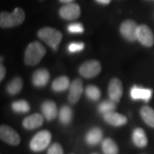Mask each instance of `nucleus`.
<instances>
[{"label": "nucleus", "mask_w": 154, "mask_h": 154, "mask_svg": "<svg viewBox=\"0 0 154 154\" xmlns=\"http://www.w3.org/2000/svg\"><path fill=\"white\" fill-rule=\"evenodd\" d=\"M58 117H59V121H60L61 123H63L64 125H68L72 121V118H73V111H72V110L69 106L64 105L59 110Z\"/></svg>", "instance_id": "4be33fe9"}, {"label": "nucleus", "mask_w": 154, "mask_h": 154, "mask_svg": "<svg viewBox=\"0 0 154 154\" xmlns=\"http://www.w3.org/2000/svg\"><path fill=\"white\" fill-rule=\"evenodd\" d=\"M102 151L104 154H117L118 146L110 138H106L102 141Z\"/></svg>", "instance_id": "412c9836"}, {"label": "nucleus", "mask_w": 154, "mask_h": 154, "mask_svg": "<svg viewBox=\"0 0 154 154\" xmlns=\"http://www.w3.org/2000/svg\"><path fill=\"white\" fill-rule=\"evenodd\" d=\"M12 110L17 113H26L30 110V105L28 102L24 99L17 100L12 103Z\"/></svg>", "instance_id": "b1692460"}, {"label": "nucleus", "mask_w": 154, "mask_h": 154, "mask_svg": "<svg viewBox=\"0 0 154 154\" xmlns=\"http://www.w3.org/2000/svg\"><path fill=\"white\" fill-rule=\"evenodd\" d=\"M47 154H63V150L60 144L53 143L48 149Z\"/></svg>", "instance_id": "cd10ccee"}, {"label": "nucleus", "mask_w": 154, "mask_h": 154, "mask_svg": "<svg viewBox=\"0 0 154 154\" xmlns=\"http://www.w3.org/2000/svg\"><path fill=\"white\" fill-rule=\"evenodd\" d=\"M59 15L65 20H75L81 16V8L75 3H67L60 8Z\"/></svg>", "instance_id": "6e6552de"}, {"label": "nucleus", "mask_w": 154, "mask_h": 154, "mask_svg": "<svg viewBox=\"0 0 154 154\" xmlns=\"http://www.w3.org/2000/svg\"><path fill=\"white\" fill-rule=\"evenodd\" d=\"M52 89L55 92H63L70 87L69 79L67 76H60L56 78L52 82Z\"/></svg>", "instance_id": "6ab92c4d"}, {"label": "nucleus", "mask_w": 154, "mask_h": 154, "mask_svg": "<svg viewBox=\"0 0 154 154\" xmlns=\"http://www.w3.org/2000/svg\"><path fill=\"white\" fill-rule=\"evenodd\" d=\"M44 122V116L39 113H34L33 115L28 116L22 121V126L26 129L33 130L42 126Z\"/></svg>", "instance_id": "f8f14e48"}, {"label": "nucleus", "mask_w": 154, "mask_h": 154, "mask_svg": "<svg viewBox=\"0 0 154 154\" xmlns=\"http://www.w3.org/2000/svg\"><path fill=\"white\" fill-rule=\"evenodd\" d=\"M140 116L148 126L154 128V110L150 106H143L140 110Z\"/></svg>", "instance_id": "aec40b11"}, {"label": "nucleus", "mask_w": 154, "mask_h": 154, "mask_svg": "<svg viewBox=\"0 0 154 154\" xmlns=\"http://www.w3.org/2000/svg\"><path fill=\"white\" fill-rule=\"evenodd\" d=\"M84 44L83 43H71V44L69 45L68 46V50L69 52H78V51H81L84 49Z\"/></svg>", "instance_id": "c85d7f7f"}, {"label": "nucleus", "mask_w": 154, "mask_h": 154, "mask_svg": "<svg viewBox=\"0 0 154 154\" xmlns=\"http://www.w3.org/2000/svg\"><path fill=\"white\" fill-rule=\"evenodd\" d=\"M0 138L3 141L11 146H17L21 142V137L19 134L8 125H1Z\"/></svg>", "instance_id": "423d86ee"}, {"label": "nucleus", "mask_w": 154, "mask_h": 154, "mask_svg": "<svg viewBox=\"0 0 154 154\" xmlns=\"http://www.w3.org/2000/svg\"><path fill=\"white\" fill-rule=\"evenodd\" d=\"M130 94L134 99H143L145 101H149L152 98V92L151 89L134 87L131 89Z\"/></svg>", "instance_id": "a211bd4d"}, {"label": "nucleus", "mask_w": 154, "mask_h": 154, "mask_svg": "<svg viewBox=\"0 0 154 154\" xmlns=\"http://www.w3.org/2000/svg\"><path fill=\"white\" fill-rule=\"evenodd\" d=\"M23 82L20 77L14 78L7 86V91L11 95H17L19 94L22 89Z\"/></svg>", "instance_id": "5701e85b"}, {"label": "nucleus", "mask_w": 154, "mask_h": 154, "mask_svg": "<svg viewBox=\"0 0 154 154\" xmlns=\"http://www.w3.org/2000/svg\"><path fill=\"white\" fill-rule=\"evenodd\" d=\"M101 71V64L99 61L89 60L83 63L79 68L81 75L85 78H93Z\"/></svg>", "instance_id": "39448f33"}, {"label": "nucleus", "mask_w": 154, "mask_h": 154, "mask_svg": "<svg viewBox=\"0 0 154 154\" xmlns=\"http://www.w3.org/2000/svg\"><path fill=\"white\" fill-rule=\"evenodd\" d=\"M137 39L144 46L151 47L154 43L153 33L146 25H140L137 29Z\"/></svg>", "instance_id": "1a4fd4ad"}, {"label": "nucleus", "mask_w": 154, "mask_h": 154, "mask_svg": "<svg viewBox=\"0 0 154 154\" xmlns=\"http://www.w3.org/2000/svg\"><path fill=\"white\" fill-rule=\"evenodd\" d=\"M86 95L91 100H98L101 97V91L94 85H89L85 90Z\"/></svg>", "instance_id": "a878e982"}, {"label": "nucleus", "mask_w": 154, "mask_h": 154, "mask_svg": "<svg viewBox=\"0 0 154 154\" xmlns=\"http://www.w3.org/2000/svg\"><path fill=\"white\" fill-rule=\"evenodd\" d=\"M51 140V134L48 130H41L38 132L30 140V149L35 152H42L48 147Z\"/></svg>", "instance_id": "20e7f679"}, {"label": "nucleus", "mask_w": 154, "mask_h": 154, "mask_svg": "<svg viewBox=\"0 0 154 154\" xmlns=\"http://www.w3.org/2000/svg\"><path fill=\"white\" fill-rule=\"evenodd\" d=\"M132 140L134 144L137 147H140V148L146 146L148 143V140L146 135V133L140 128H137L133 131Z\"/></svg>", "instance_id": "f3484780"}, {"label": "nucleus", "mask_w": 154, "mask_h": 154, "mask_svg": "<svg viewBox=\"0 0 154 154\" xmlns=\"http://www.w3.org/2000/svg\"><path fill=\"white\" fill-rule=\"evenodd\" d=\"M50 80V73L45 69H39L33 74L32 82L38 88H41L45 86Z\"/></svg>", "instance_id": "ddd939ff"}, {"label": "nucleus", "mask_w": 154, "mask_h": 154, "mask_svg": "<svg viewBox=\"0 0 154 154\" xmlns=\"http://www.w3.org/2000/svg\"><path fill=\"white\" fill-rule=\"evenodd\" d=\"M25 20V12L22 8H16L12 13L2 11L0 14V26L2 28H14L21 25Z\"/></svg>", "instance_id": "f03ea898"}, {"label": "nucleus", "mask_w": 154, "mask_h": 154, "mask_svg": "<svg viewBox=\"0 0 154 154\" xmlns=\"http://www.w3.org/2000/svg\"><path fill=\"white\" fill-rule=\"evenodd\" d=\"M68 31L71 33H82L84 31L82 23H72L68 26Z\"/></svg>", "instance_id": "bb28decb"}, {"label": "nucleus", "mask_w": 154, "mask_h": 154, "mask_svg": "<svg viewBox=\"0 0 154 154\" xmlns=\"http://www.w3.org/2000/svg\"><path fill=\"white\" fill-rule=\"evenodd\" d=\"M62 3H71L74 0H60Z\"/></svg>", "instance_id": "2f4dec72"}, {"label": "nucleus", "mask_w": 154, "mask_h": 154, "mask_svg": "<svg viewBox=\"0 0 154 154\" xmlns=\"http://www.w3.org/2000/svg\"><path fill=\"white\" fill-rule=\"evenodd\" d=\"M93 154H98V153H93Z\"/></svg>", "instance_id": "473e14b6"}, {"label": "nucleus", "mask_w": 154, "mask_h": 154, "mask_svg": "<svg viewBox=\"0 0 154 154\" xmlns=\"http://www.w3.org/2000/svg\"><path fill=\"white\" fill-rule=\"evenodd\" d=\"M5 74H6L5 68L4 67V65H2V64H1V66H0V81H1V82L3 81V79H4L5 76Z\"/></svg>", "instance_id": "c756f323"}, {"label": "nucleus", "mask_w": 154, "mask_h": 154, "mask_svg": "<svg viewBox=\"0 0 154 154\" xmlns=\"http://www.w3.org/2000/svg\"><path fill=\"white\" fill-rule=\"evenodd\" d=\"M83 93V83L82 81L79 78L75 79L69 87V102L70 104H75L80 99L82 94Z\"/></svg>", "instance_id": "9b49d317"}, {"label": "nucleus", "mask_w": 154, "mask_h": 154, "mask_svg": "<svg viewBox=\"0 0 154 154\" xmlns=\"http://www.w3.org/2000/svg\"><path fill=\"white\" fill-rule=\"evenodd\" d=\"M122 84L118 78H112L109 83L108 94L110 99L114 102H119L122 96Z\"/></svg>", "instance_id": "9d476101"}, {"label": "nucleus", "mask_w": 154, "mask_h": 154, "mask_svg": "<svg viewBox=\"0 0 154 154\" xmlns=\"http://www.w3.org/2000/svg\"><path fill=\"white\" fill-rule=\"evenodd\" d=\"M38 36L41 40H43L54 50L57 49L63 38V34L60 31L49 27H45L39 29L38 32Z\"/></svg>", "instance_id": "7ed1b4c3"}, {"label": "nucleus", "mask_w": 154, "mask_h": 154, "mask_svg": "<svg viewBox=\"0 0 154 154\" xmlns=\"http://www.w3.org/2000/svg\"><path fill=\"white\" fill-rule=\"evenodd\" d=\"M104 119L108 124L115 127L122 126V125L126 124L127 122H128L125 116L122 115V114L117 113V112H114V111L105 114Z\"/></svg>", "instance_id": "2eb2a0df"}, {"label": "nucleus", "mask_w": 154, "mask_h": 154, "mask_svg": "<svg viewBox=\"0 0 154 154\" xmlns=\"http://www.w3.org/2000/svg\"><path fill=\"white\" fill-rule=\"evenodd\" d=\"M103 138V132L99 128H91L88 134H86V142L90 145V146H95L97 144H99Z\"/></svg>", "instance_id": "dca6fc26"}, {"label": "nucleus", "mask_w": 154, "mask_h": 154, "mask_svg": "<svg viewBox=\"0 0 154 154\" xmlns=\"http://www.w3.org/2000/svg\"><path fill=\"white\" fill-rule=\"evenodd\" d=\"M96 1L99 4H102V5H109L111 0H96Z\"/></svg>", "instance_id": "7c9ffc66"}, {"label": "nucleus", "mask_w": 154, "mask_h": 154, "mask_svg": "<svg viewBox=\"0 0 154 154\" xmlns=\"http://www.w3.org/2000/svg\"><path fill=\"white\" fill-rule=\"evenodd\" d=\"M138 26L133 20H126L120 27V33L128 41H134L137 39Z\"/></svg>", "instance_id": "0eeeda50"}, {"label": "nucleus", "mask_w": 154, "mask_h": 154, "mask_svg": "<svg viewBox=\"0 0 154 154\" xmlns=\"http://www.w3.org/2000/svg\"><path fill=\"white\" fill-rule=\"evenodd\" d=\"M41 110L44 117L47 121L54 120L57 116V105L51 100H46L41 105Z\"/></svg>", "instance_id": "4468645a"}, {"label": "nucleus", "mask_w": 154, "mask_h": 154, "mask_svg": "<svg viewBox=\"0 0 154 154\" xmlns=\"http://www.w3.org/2000/svg\"><path fill=\"white\" fill-rule=\"evenodd\" d=\"M45 48L44 45L39 42H32L28 45L24 54V63L28 66H34L45 55Z\"/></svg>", "instance_id": "f257e3e1"}, {"label": "nucleus", "mask_w": 154, "mask_h": 154, "mask_svg": "<svg viewBox=\"0 0 154 154\" xmlns=\"http://www.w3.org/2000/svg\"><path fill=\"white\" fill-rule=\"evenodd\" d=\"M116 108V102H114L113 100H105L103 101L100 105H99V111L100 113H102L103 115H105L106 113L109 112H112L114 111Z\"/></svg>", "instance_id": "393cba45"}]
</instances>
